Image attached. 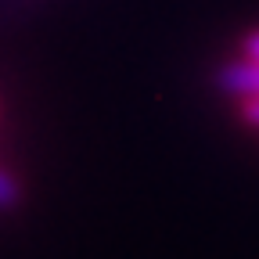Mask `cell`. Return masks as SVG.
<instances>
[{
	"mask_svg": "<svg viewBox=\"0 0 259 259\" xmlns=\"http://www.w3.org/2000/svg\"><path fill=\"white\" fill-rule=\"evenodd\" d=\"M245 122L259 126V101H245Z\"/></svg>",
	"mask_w": 259,
	"mask_h": 259,
	"instance_id": "277c9868",
	"label": "cell"
},
{
	"mask_svg": "<svg viewBox=\"0 0 259 259\" xmlns=\"http://www.w3.org/2000/svg\"><path fill=\"white\" fill-rule=\"evenodd\" d=\"M18 180L11 177V173H4L0 169V209H11V205H18Z\"/></svg>",
	"mask_w": 259,
	"mask_h": 259,
	"instance_id": "7a4b0ae2",
	"label": "cell"
},
{
	"mask_svg": "<svg viewBox=\"0 0 259 259\" xmlns=\"http://www.w3.org/2000/svg\"><path fill=\"white\" fill-rule=\"evenodd\" d=\"M216 87L223 94H238L245 101H259V61H231L216 72Z\"/></svg>",
	"mask_w": 259,
	"mask_h": 259,
	"instance_id": "6da1fadb",
	"label": "cell"
},
{
	"mask_svg": "<svg viewBox=\"0 0 259 259\" xmlns=\"http://www.w3.org/2000/svg\"><path fill=\"white\" fill-rule=\"evenodd\" d=\"M245 58L259 61V29H255V32H248V36H245Z\"/></svg>",
	"mask_w": 259,
	"mask_h": 259,
	"instance_id": "3957f363",
	"label": "cell"
}]
</instances>
